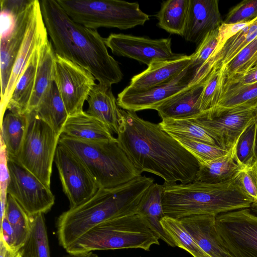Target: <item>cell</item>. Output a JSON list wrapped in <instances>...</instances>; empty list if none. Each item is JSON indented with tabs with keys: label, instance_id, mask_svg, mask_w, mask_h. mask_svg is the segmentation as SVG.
I'll list each match as a JSON object with an SVG mask.
<instances>
[{
	"label": "cell",
	"instance_id": "obj_23",
	"mask_svg": "<svg viewBox=\"0 0 257 257\" xmlns=\"http://www.w3.org/2000/svg\"><path fill=\"white\" fill-rule=\"evenodd\" d=\"M62 134L79 140L94 142L116 139L106 124L84 111L68 116Z\"/></svg>",
	"mask_w": 257,
	"mask_h": 257
},
{
	"label": "cell",
	"instance_id": "obj_28",
	"mask_svg": "<svg viewBox=\"0 0 257 257\" xmlns=\"http://www.w3.org/2000/svg\"><path fill=\"white\" fill-rule=\"evenodd\" d=\"M163 185L154 183L145 194L139 212L145 218L159 239L174 247V243L165 232L161 224V221L165 216L163 209Z\"/></svg>",
	"mask_w": 257,
	"mask_h": 257
},
{
	"label": "cell",
	"instance_id": "obj_7",
	"mask_svg": "<svg viewBox=\"0 0 257 257\" xmlns=\"http://www.w3.org/2000/svg\"><path fill=\"white\" fill-rule=\"evenodd\" d=\"M75 22L96 30L101 27L127 30L149 20L137 2L120 0H56Z\"/></svg>",
	"mask_w": 257,
	"mask_h": 257
},
{
	"label": "cell",
	"instance_id": "obj_13",
	"mask_svg": "<svg viewBox=\"0 0 257 257\" xmlns=\"http://www.w3.org/2000/svg\"><path fill=\"white\" fill-rule=\"evenodd\" d=\"M54 162L63 190L69 201L70 207L85 201L99 188L82 162L70 150L59 144Z\"/></svg>",
	"mask_w": 257,
	"mask_h": 257
},
{
	"label": "cell",
	"instance_id": "obj_37",
	"mask_svg": "<svg viewBox=\"0 0 257 257\" xmlns=\"http://www.w3.org/2000/svg\"><path fill=\"white\" fill-rule=\"evenodd\" d=\"M172 137L191 154L198 163L216 159L225 155L228 151L218 146L212 145L182 136H172Z\"/></svg>",
	"mask_w": 257,
	"mask_h": 257
},
{
	"label": "cell",
	"instance_id": "obj_20",
	"mask_svg": "<svg viewBox=\"0 0 257 257\" xmlns=\"http://www.w3.org/2000/svg\"><path fill=\"white\" fill-rule=\"evenodd\" d=\"M191 60V55H185L175 60L152 63L145 70L134 76L126 88L140 91L168 83L188 68Z\"/></svg>",
	"mask_w": 257,
	"mask_h": 257
},
{
	"label": "cell",
	"instance_id": "obj_36",
	"mask_svg": "<svg viewBox=\"0 0 257 257\" xmlns=\"http://www.w3.org/2000/svg\"><path fill=\"white\" fill-rule=\"evenodd\" d=\"M161 224L175 246L185 250L193 257H210L197 245L180 219L165 216Z\"/></svg>",
	"mask_w": 257,
	"mask_h": 257
},
{
	"label": "cell",
	"instance_id": "obj_22",
	"mask_svg": "<svg viewBox=\"0 0 257 257\" xmlns=\"http://www.w3.org/2000/svg\"><path fill=\"white\" fill-rule=\"evenodd\" d=\"M87 101L88 106L86 112L103 122L117 134L120 108L112 93L111 86L96 83Z\"/></svg>",
	"mask_w": 257,
	"mask_h": 257
},
{
	"label": "cell",
	"instance_id": "obj_15",
	"mask_svg": "<svg viewBox=\"0 0 257 257\" xmlns=\"http://www.w3.org/2000/svg\"><path fill=\"white\" fill-rule=\"evenodd\" d=\"M191 65V64H190ZM196 69L190 65L170 82L140 91L126 87L117 95V102L121 108L136 112L155 109L162 103L191 86Z\"/></svg>",
	"mask_w": 257,
	"mask_h": 257
},
{
	"label": "cell",
	"instance_id": "obj_41",
	"mask_svg": "<svg viewBox=\"0 0 257 257\" xmlns=\"http://www.w3.org/2000/svg\"><path fill=\"white\" fill-rule=\"evenodd\" d=\"M219 28L209 32L191 55V66L196 69L205 63L215 51L218 42Z\"/></svg>",
	"mask_w": 257,
	"mask_h": 257
},
{
	"label": "cell",
	"instance_id": "obj_38",
	"mask_svg": "<svg viewBox=\"0 0 257 257\" xmlns=\"http://www.w3.org/2000/svg\"><path fill=\"white\" fill-rule=\"evenodd\" d=\"M236 156L244 167L257 160V141L255 120L249 125L239 137L236 145Z\"/></svg>",
	"mask_w": 257,
	"mask_h": 257
},
{
	"label": "cell",
	"instance_id": "obj_46",
	"mask_svg": "<svg viewBox=\"0 0 257 257\" xmlns=\"http://www.w3.org/2000/svg\"><path fill=\"white\" fill-rule=\"evenodd\" d=\"M1 226L0 240L4 242L8 249L12 251H17L15 249L13 230L5 214L1 222Z\"/></svg>",
	"mask_w": 257,
	"mask_h": 257
},
{
	"label": "cell",
	"instance_id": "obj_51",
	"mask_svg": "<svg viewBox=\"0 0 257 257\" xmlns=\"http://www.w3.org/2000/svg\"><path fill=\"white\" fill-rule=\"evenodd\" d=\"M256 66H257V51L238 73L245 72L248 69Z\"/></svg>",
	"mask_w": 257,
	"mask_h": 257
},
{
	"label": "cell",
	"instance_id": "obj_45",
	"mask_svg": "<svg viewBox=\"0 0 257 257\" xmlns=\"http://www.w3.org/2000/svg\"><path fill=\"white\" fill-rule=\"evenodd\" d=\"M252 21L247 22H240L230 24H225L223 22L219 28L218 44L215 51L211 57L216 55L222 48L228 39L250 24Z\"/></svg>",
	"mask_w": 257,
	"mask_h": 257
},
{
	"label": "cell",
	"instance_id": "obj_42",
	"mask_svg": "<svg viewBox=\"0 0 257 257\" xmlns=\"http://www.w3.org/2000/svg\"><path fill=\"white\" fill-rule=\"evenodd\" d=\"M257 17V0H244L231 9L223 23L235 24L251 21Z\"/></svg>",
	"mask_w": 257,
	"mask_h": 257
},
{
	"label": "cell",
	"instance_id": "obj_16",
	"mask_svg": "<svg viewBox=\"0 0 257 257\" xmlns=\"http://www.w3.org/2000/svg\"><path fill=\"white\" fill-rule=\"evenodd\" d=\"M256 110L237 109L211 119H193L211 135L219 147L229 150L237 142L246 128L255 120Z\"/></svg>",
	"mask_w": 257,
	"mask_h": 257
},
{
	"label": "cell",
	"instance_id": "obj_1",
	"mask_svg": "<svg viewBox=\"0 0 257 257\" xmlns=\"http://www.w3.org/2000/svg\"><path fill=\"white\" fill-rule=\"evenodd\" d=\"M117 136L119 145L141 174L151 173L169 184L195 180L197 160L159 124L120 108Z\"/></svg>",
	"mask_w": 257,
	"mask_h": 257
},
{
	"label": "cell",
	"instance_id": "obj_47",
	"mask_svg": "<svg viewBox=\"0 0 257 257\" xmlns=\"http://www.w3.org/2000/svg\"><path fill=\"white\" fill-rule=\"evenodd\" d=\"M226 80L241 84L256 83L257 66L251 68L245 72L236 73L231 77L227 78Z\"/></svg>",
	"mask_w": 257,
	"mask_h": 257
},
{
	"label": "cell",
	"instance_id": "obj_49",
	"mask_svg": "<svg viewBox=\"0 0 257 257\" xmlns=\"http://www.w3.org/2000/svg\"><path fill=\"white\" fill-rule=\"evenodd\" d=\"M22 248L17 251H12L8 249L0 240V257H22Z\"/></svg>",
	"mask_w": 257,
	"mask_h": 257
},
{
	"label": "cell",
	"instance_id": "obj_43",
	"mask_svg": "<svg viewBox=\"0 0 257 257\" xmlns=\"http://www.w3.org/2000/svg\"><path fill=\"white\" fill-rule=\"evenodd\" d=\"M257 51V38L244 48L225 67L226 79L238 73Z\"/></svg>",
	"mask_w": 257,
	"mask_h": 257
},
{
	"label": "cell",
	"instance_id": "obj_25",
	"mask_svg": "<svg viewBox=\"0 0 257 257\" xmlns=\"http://www.w3.org/2000/svg\"><path fill=\"white\" fill-rule=\"evenodd\" d=\"M257 109V82L241 84L227 81L219 102L208 118L211 119L232 110Z\"/></svg>",
	"mask_w": 257,
	"mask_h": 257
},
{
	"label": "cell",
	"instance_id": "obj_27",
	"mask_svg": "<svg viewBox=\"0 0 257 257\" xmlns=\"http://www.w3.org/2000/svg\"><path fill=\"white\" fill-rule=\"evenodd\" d=\"M41 47L35 52L18 80L8 102L7 110L22 114L28 113L29 104L35 85Z\"/></svg>",
	"mask_w": 257,
	"mask_h": 257
},
{
	"label": "cell",
	"instance_id": "obj_14",
	"mask_svg": "<svg viewBox=\"0 0 257 257\" xmlns=\"http://www.w3.org/2000/svg\"><path fill=\"white\" fill-rule=\"evenodd\" d=\"M105 42L113 54L134 59L148 66L155 62L175 60L185 55L172 51L170 38L152 39L123 34H111L105 38Z\"/></svg>",
	"mask_w": 257,
	"mask_h": 257
},
{
	"label": "cell",
	"instance_id": "obj_8",
	"mask_svg": "<svg viewBox=\"0 0 257 257\" xmlns=\"http://www.w3.org/2000/svg\"><path fill=\"white\" fill-rule=\"evenodd\" d=\"M28 122L18 161L48 187L60 136L35 110L27 113Z\"/></svg>",
	"mask_w": 257,
	"mask_h": 257
},
{
	"label": "cell",
	"instance_id": "obj_48",
	"mask_svg": "<svg viewBox=\"0 0 257 257\" xmlns=\"http://www.w3.org/2000/svg\"><path fill=\"white\" fill-rule=\"evenodd\" d=\"M32 0L9 1L1 0V9L7 10L13 14L18 15L23 12L31 3Z\"/></svg>",
	"mask_w": 257,
	"mask_h": 257
},
{
	"label": "cell",
	"instance_id": "obj_40",
	"mask_svg": "<svg viewBox=\"0 0 257 257\" xmlns=\"http://www.w3.org/2000/svg\"><path fill=\"white\" fill-rule=\"evenodd\" d=\"M239 188L250 199L252 207L257 206V162L241 169L234 177Z\"/></svg>",
	"mask_w": 257,
	"mask_h": 257
},
{
	"label": "cell",
	"instance_id": "obj_19",
	"mask_svg": "<svg viewBox=\"0 0 257 257\" xmlns=\"http://www.w3.org/2000/svg\"><path fill=\"white\" fill-rule=\"evenodd\" d=\"M216 216L194 215L180 219L197 245L210 257H231L224 247L216 226Z\"/></svg>",
	"mask_w": 257,
	"mask_h": 257
},
{
	"label": "cell",
	"instance_id": "obj_9",
	"mask_svg": "<svg viewBox=\"0 0 257 257\" xmlns=\"http://www.w3.org/2000/svg\"><path fill=\"white\" fill-rule=\"evenodd\" d=\"M221 241L231 257H257V209H240L216 217Z\"/></svg>",
	"mask_w": 257,
	"mask_h": 257
},
{
	"label": "cell",
	"instance_id": "obj_26",
	"mask_svg": "<svg viewBox=\"0 0 257 257\" xmlns=\"http://www.w3.org/2000/svg\"><path fill=\"white\" fill-rule=\"evenodd\" d=\"M34 110L58 135L61 136L69 115L55 81L43 94Z\"/></svg>",
	"mask_w": 257,
	"mask_h": 257
},
{
	"label": "cell",
	"instance_id": "obj_3",
	"mask_svg": "<svg viewBox=\"0 0 257 257\" xmlns=\"http://www.w3.org/2000/svg\"><path fill=\"white\" fill-rule=\"evenodd\" d=\"M154 179L139 176L113 188H99L83 203L63 212L57 220L59 244L64 249L88 231L115 216L138 212Z\"/></svg>",
	"mask_w": 257,
	"mask_h": 257
},
{
	"label": "cell",
	"instance_id": "obj_18",
	"mask_svg": "<svg viewBox=\"0 0 257 257\" xmlns=\"http://www.w3.org/2000/svg\"><path fill=\"white\" fill-rule=\"evenodd\" d=\"M222 21L217 0H190L182 37L198 45L205 36L221 25Z\"/></svg>",
	"mask_w": 257,
	"mask_h": 257
},
{
	"label": "cell",
	"instance_id": "obj_54",
	"mask_svg": "<svg viewBox=\"0 0 257 257\" xmlns=\"http://www.w3.org/2000/svg\"><path fill=\"white\" fill-rule=\"evenodd\" d=\"M253 208H255L257 209V206H256V207H254Z\"/></svg>",
	"mask_w": 257,
	"mask_h": 257
},
{
	"label": "cell",
	"instance_id": "obj_17",
	"mask_svg": "<svg viewBox=\"0 0 257 257\" xmlns=\"http://www.w3.org/2000/svg\"><path fill=\"white\" fill-rule=\"evenodd\" d=\"M40 1L34 10L21 48L15 62L4 96L1 99V121L18 80L24 71L35 52L48 40Z\"/></svg>",
	"mask_w": 257,
	"mask_h": 257
},
{
	"label": "cell",
	"instance_id": "obj_44",
	"mask_svg": "<svg viewBox=\"0 0 257 257\" xmlns=\"http://www.w3.org/2000/svg\"><path fill=\"white\" fill-rule=\"evenodd\" d=\"M10 175L8 166V159L5 147L1 141V214L2 221L5 214L7 200V188Z\"/></svg>",
	"mask_w": 257,
	"mask_h": 257
},
{
	"label": "cell",
	"instance_id": "obj_39",
	"mask_svg": "<svg viewBox=\"0 0 257 257\" xmlns=\"http://www.w3.org/2000/svg\"><path fill=\"white\" fill-rule=\"evenodd\" d=\"M44 214L39 213L32 217L30 238L35 257H51Z\"/></svg>",
	"mask_w": 257,
	"mask_h": 257
},
{
	"label": "cell",
	"instance_id": "obj_35",
	"mask_svg": "<svg viewBox=\"0 0 257 257\" xmlns=\"http://www.w3.org/2000/svg\"><path fill=\"white\" fill-rule=\"evenodd\" d=\"M158 124L162 130L171 136H182L218 146L211 135L193 119H165Z\"/></svg>",
	"mask_w": 257,
	"mask_h": 257
},
{
	"label": "cell",
	"instance_id": "obj_56",
	"mask_svg": "<svg viewBox=\"0 0 257 257\" xmlns=\"http://www.w3.org/2000/svg\"><path fill=\"white\" fill-rule=\"evenodd\" d=\"M256 162H257V160H256Z\"/></svg>",
	"mask_w": 257,
	"mask_h": 257
},
{
	"label": "cell",
	"instance_id": "obj_52",
	"mask_svg": "<svg viewBox=\"0 0 257 257\" xmlns=\"http://www.w3.org/2000/svg\"><path fill=\"white\" fill-rule=\"evenodd\" d=\"M63 257H98V255L92 252L82 254H71L68 253Z\"/></svg>",
	"mask_w": 257,
	"mask_h": 257
},
{
	"label": "cell",
	"instance_id": "obj_5",
	"mask_svg": "<svg viewBox=\"0 0 257 257\" xmlns=\"http://www.w3.org/2000/svg\"><path fill=\"white\" fill-rule=\"evenodd\" d=\"M159 238L138 211L113 217L91 229L68 247V253L100 250L141 248L148 251Z\"/></svg>",
	"mask_w": 257,
	"mask_h": 257
},
{
	"label": "cell",
	"instance_id": "obj_12",
	"mask_svg": "<svg viewBox=\"0 0 257 257\" xmlns=\"http://www.w3.org/2000/svg\"><path fill=\"white\" fill-rule=\"evenodd\" d=\"M95 80L87 70L55 53L54 81L69 116L83 111Z\"/></svg>",
	"mask_w": 257,
	"mask_h": 257
},
{
	"label": "cell",
	"instance_id": "obj_10",
	"mask_svg": "<svg viewBox=\"0 0 257 257\" xmlns=\"http://www.w3.org/2000/svg\"><path fill=\"white\" fill-rule=\"evenodd\" d=\"M10 179L7 193L33 217L46 213L55 203L50 188L24 167L16 158L8 157Z\"/></svg>",
	"mask_w": 257,
	"mask_h": 257
},
{
	"label": "cell",
	"instance_id": "obj_6",
	"mask_svg": "<svg viewBox=\"0 0 257 257\" xmlns=\"http://www.w3.org/2000/svg\"><path fill=\"white\" fill-rule=\"evenodd\" d=\"M59 144L84 164L99 188H113L142 175L117 139L100 142L79 140L61 134Z\"/></svg>",
	"mask_w": 257,
	"mask_h": 257
},
{
	"label": "cell",
	"instance_id": "obj_31",
	"mask_svg": "<svg viewBox=\"0 0 257 257\" xmlns=\"http://www.w3.org/2000/svg\"><path fill=\"white\" fill-rule=\"evenodd\" d=\"M27 113L10 111L1 121V141L8 157L17 158L26 134Z\"/></svg>",
	"mask_w": 257,
	"mask_h": 257
},
{
	"label": "cell",
	"instance_id": "obj_21",
	"mask_svg": "<svg viewBox=\"0 0 257 257\" xmlns=\"http://www.w3.org/2000/svg\"><path fill=\"white\" fill-rule=\"evenodd\" d=\"M204 81L189 87L158 106L155 110L162 120L199 118L200 100Z\"/></svg>",
	"mask_w": 257,
	"mask_h": 257
},
{
	"label": "cell",
	"instance_id": "obj_34",
	"mask_svg": "<svg viewBox=\"0 0 257 257\" xmlns=\"http://www.w3.org/2000/svg\"><path fill=\"white\" fill-rule=\"evenodd\" d=\"M5 215L13 230L15 250L18 251L25 246L30 237L32 217L9 194Z\"/></svg>",
	"mask_w": 257,
	"mask_h": 257
},
{
	"label": "cell",
	"instance_id": "obj_33",
	"mask_svg": "<svg viewBox=\"0 0 257 257\" xmlns=\"http://www.w3.org/2000/svg\"><path fill=\"white\" fill-rule=\"evenodd\" d=\"M226 80L225 68L222 67L214 68L207 76L200 97L199 118H208L215 109L221 98Z\"/></svg>",
	"mask_w": 257,
	"mask_h": 257
},
{
	"label": "cell",
	"instance_id": "obj_53",
	"mask_svg": "<svg viewBox=\"0 0 257 257\" xmlns=\"http://www.w3.org/2000/svg\"><path fill=\"white\" fill-rule=\"evenodd\" d=\"M255 123L256 126V141H257V115H256L255 118Z\"/></svg>",
	"mask_w": 257,
	"mask_h": 257
},
{
	"label": "cell",
	"instance_id": "obj_30",
	"mask_svg": "<svg viewBox=\"0 0 257 257\" xmlns=\"http://www.w3.org/2000/svg\"><path fill=\"white\" fill-rule=\"evenodd\" d=\"M257 38V17L227 40L220 51L206 62L212 69L225 68L247 45Z\"/></svg>",
	"mask_w": 257,
	"mask_h": 257
},
{
	"label": "cell",
	"instance_id": "obj_55",
	"mask_svg": "<svg viewBox=\"0 0 257 257\" xmlns=\"http://www.w3.org/2000/svg\"><path fill=\"white\" fill-rule=\"evenodd\" d=\"M256 115H257V110H256Z\"/></svg>",
	"mask_w": 257,
	"mask_h": 257
},
{
	"label": "cell",
	"instance_id": "obj_24",
	"mask_svg": "<svg viewBox=\"0 0 257 257\" xmlns=\"http://www.w3.org/2000/svg\"><path fill=\"white\" fill-rule=\"evenodd\" d=\"M236 145L237 143L221 157L198 163L199 169L194 181L217 183L234 178L245 167L237 157Z\"/></svg>",
	"mask_w": 257,
	"mask_h": 257
},
{
	"label": "cell",
	"instance_id": "obj_32",
	"mask_svg": "<svg viewBox=\"0 0 257 257\" xmlns=\"http://www.w3.org/2000/svg\"><path fill=\"white\" fill-rule=\"evenodd\" d=\"M190 0H168L163 2L156 15L158 25L172 34L182 36L187 20Z\"/></svg>",
	"mask_w": 257,
	"mask_h": 257
},
{
	"label": "cell",
	"instance_id": "obj_29",
	"mask_svg": "<svg viewBox=\"0 0 257 257\" xmlns=\"http://www.w3.org/2000/svg\"><path fill=\"white\" fill-rule=\"evenodd\" d=\"M55 52L48 40L41 46L37 65L35 85L28 113L35 110L42 96L54 81Z\"/></svg>",
	"mask_w": 257,
	"mask_h": 257
},
{
	"label": "cell",
	"instance_id": "obj_50",
	"mask_svg": "<svg viewBox=\"0 0 257 257\" xmlns=\"http://www.w3.org/2000/svg\"><path fill=\"white\" fill-rule=\"evenodd\" d=\"M22 257H35L32 241L29 237L25 246L22 248Z\"/></svg>",
	"mask_w": 257,
	"mask_h": 257
},
{
	"label": "cell",
	"instance_id": "obj_11",
	"mask_svg": "<svg viewBox=\"0 0 257 257\" xmlns=\"http://www.w3.org/2000/svg\"><path fill=\"white\" fill-rule=\"evenodd\" d=\"M37 1L32 0L27 8L18 15L7 10H1V98L5 95Z\"/></svg>",
	"mask_w": 257,
	"mask_h": 257
},
{
	"label": "cell",
	"instance_id": "obj_2",
	"mask_svg": "<svg viewBox=\"0 0 257 257\" xmlns=\"http://www.w3.org/2000/svg\"><path fill=\"white\" fill-rule=\"evenodd\" d=\"M48 35L56 54L87 70L99 83L111 86L123 78L97 30L74 22L56 0L40 1Z\"/></svg>",
	"mask_w": 257,
	"mask_h": 257
},
{
	"label": "cell",
	"instance_id": "obj_4",
	"mask_svg": "<svg viewBox=\"0 0 257 257\" xmlns=\"http://www.w3.org/2000/svg\"><path fill=\"white\" fill-rule=\"evenodd\" d=\"M163 186L164 214L179 219L194 215L216 216L252 205L234 178L217 183L194 181L186 184L164 182Z\"/></svg>",
	"mask_w": 257,
	"mask_h": 257
}]
</instances>
